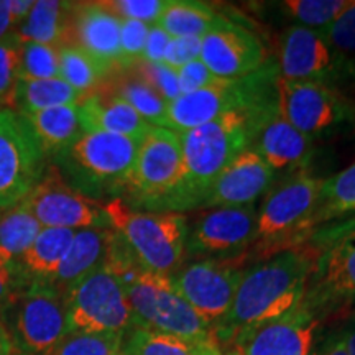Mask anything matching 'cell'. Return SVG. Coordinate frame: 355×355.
I'll use <instances>...</instances> for the list:
<instances>
[{"label":"cell","instance_id":"cell-51","mask_svg":"<svg viewBox=\"0 0 355 355\" xmlns=\"http://www.w3.org/2000/svg\"><path fill=\"white\" fill-rule=\"evenodd\" d=\"M13 347L10 343V337H8L6 327L0 322V355H12Z\"/></svg>","mask_w":355,"mask_h":355},{"label":"cell","instance_id":"cell-15","mask_svg":"<svg viewBox=\"0 0 355 355\" xmlns=\"http://www.w3.org/2000/svg\"><path fill=\"white\" fill-rule=\"evenodd\" d=\"M319 318L306 304L259 324L220 347L227 355H309Z\"/></svg>","mask_w":355,"mask_h":355},{"label":"cell","instance_id":"cell-40","mask_svg":"<svg viewBox=\"0 0 355 355\" xmlns=\"http://www.w3.org/2000/svg\"><path fill=\"white\" fill-rule=\"evenodd\" d=\"M133 74L144 79L146 84H150L159 96H163L168 102H173L181 96L180 81H178V74L175 69L168 68L163 63H139L132 64Z\"/></svg>","mask_w":355,"mask_h":355},{"label":"cell","instance_id":"cell-38","mask_svg":"<svg viewBox=\"0 0 355 355\" xmlns=\"http://www.w3.org/2000/svg\"><path fill=\"white\" fill-rule=\"evenodd\" d=\"M321 33L337 58L355 74V0Z\"/></svg>","mask_w":355,"mask_h":355},{"label":"cell","instance_id":"cell-21","mask_svg":"<svg viewBox=\"0 0 355 355\" xmlns=\"http://www.w3.org/2000/svg\"><path fill=\"white\" fill-rule=\"evenodd\" d=\"M121 25L122 19L105 8L102 2L73 6L71 33L76 40L73 44L83 48L110 69L122 66Z\"/></svg>","mask_w":355,"mask_h":355},{"label":"cell","instance_id":"cell-37","mask_svg":"<svg viewBox=\"0 0 355 355\" xmlns=\"http://www.w3.org/2000/svg\"><path fill=\"white\" fill-rule=\"evenodd\" d=\"M19 76L24 79L60 78V48L20 40Z\"/></svg>","mask_w":355,"mask_h":355},{"label":"cell","instance_id":"cell-44","mask_svg":"<svg viewBox=\"0 0 355 355\" xmlns=\"http://www.w3.org/2000/svg\"><path fill=\"white\" fill-rule=\"evenodd\" d=\"M201 42L202 38H171L168 43L163 64L171 69H180L181 66L191 63L201 56Z\"/></svg>","mask_w":355,"mask_h":355},{"label":"cell","instance_id":"cell-36","mask_svg":"<svg viewBox=\"0 0 355 355\" xmlns=\"http://www.w3.org/2000/svg\"><path fill=\"white\" fill-rule=\"evenodd\" d=\"M122 334L73 331L48 355H119L123 345Z\"/></svg>","mask_w":355,"mask_h":355},{"label":"cell","instance_id":"cell-16","mask_svg":"<svg viewBox=\"0 0 355 355\" xmlns=\"http://www.w3.org/2000/svg\"><path fill=\"white\" fill-rule=\"evenodd\" d=\"M255 206L212 207L188 227L186 255H239L255 243Z\"/></svg>","mask_w":355,"mask_h":355},{"label":"cell","instance_id":"cell-42","mask_svg":"<svg viewBox=\"0 0 355 355\" xmlns=\"http://www.w3.org/2000/svg\"><path fill=\"white\" fill-rule=\"evenodd\" d=\"M150 25L135 20H122L121 25V53L122 66H132L139 63L144 56L146 37Z\"/></svg>","mask_w":355,"mask_h":355},{"label":"cell","instance_id":"cell-7","mask_svg":"<svg viewBox=\"0 0 355 355\" xmlns=\"http://www.w3.org/2000/svg\"><path fill=\"white\" fill-rule=\"evenodd\" d=\"M183 180V148L180 133L152 127L140 140L123 196L128 206L166 212Z\"/></svg>","mask_w":355,"mask_h":355},{"label":"cell","instance_id":"cell-24","mask_svg":"<svg viewBox=\"0 0 355 355\" xmlns=\"http://www.w3.org/2000/svg\"><path fill=\"white\" fill-rule=\"evenodd\" d=\"M76 230L42 229L28 250L17 263V275L21 285L48 283L51 285L58 270L66 259Z\"/></svg>","mask_w":355,"mask_h":355},{"label":"cell","instance_id":"cell-49","mask_svg":"<svg viewBox=\"0 0 355 355\" xmlns=\"http://www.w3.org/2000/svg\"><path fill=\"white\" fill-rule=\"evenodd\" d=\"M193 355H227L220 349V345L216 343L214 337L202 340L196 345H193Z\"/></svg>","mask_w":355,"mask_h":355},{"label":"cell","instance_id":"cell-3","mask_svg":"<svg viewBox=\"0 0 355 355\" xmlns=\"http://www.w3.org/2000/svg\"><path fill=\"white\" fill-rule=\"evenodd\" d=\"M140 140L105 132H84L69 148L53 158L71 188L91 199L123 194Z\"/></svg>","mask_w":355,"mask_h":355},{"label":"cell","instance_id":"cell-52","mask_svg":"<svg viewBox=\"0 0 355 355\" xmlns=\"http://www.w3.org/2000/svg\"><path fill=\"white\" fill-rule=\"evenodd\" d=\"M2 110H3V107H2V105H0V112H2Z\"/></svg>","mask_w":355,"mask_h":355},{"label":"cell","instance_id":"cell-32","mask_svg":"<svg viewBox=\"0 0 355 355\" xmlns=\"http://www.w3.org/2000/svg\"><path fill=\"white\" fill-rule=\"evenodd\" d=\"M355 211V162L352 165L322 180L316 209L311 217V229L332 217H339Z\"/></svg>","mask_w":355,"mask_h":355},{"label":"cell","instance_id":"cell-13","mask_svg":"<svg viewBox=\"0 0 355 355\" xmlns=\"http://www.w3.org/2000/svg\"><path fill=\"white\" fill-rule=\"evenodd\" d=\"M245 270L234 259H206L183 265L171 286L212 329L232 306Z\"/></svg>","mask_w":355,"mask_h":355},{"label":"cell","instance_id":"cell-5","mask_svg":"<svg viewBox=\"0 0 355 355\" xmlns=\"http://www.w3.org/2000/svg\"><path fill=\"white\" fill-rule=\"evenodd\" d=\"M0 322L21 355H48L69 334L64 295L48 283L21 286L0 313Z\"/></svg>","mask_w":355,"mask_h":355},{"label":"cell","instance_id":"cell-39","mask_svg":"<svg viewBox=\"0 0 355 355\" xmlns=\"http://www.w3.org/2000/svg\"><path fill=\"white\" fill-rule=\"evenodd\" d=\"M20 38L15 33L0 40V105L12 109L15 105V91L19 83Z\"/></svg>","mask_w":355,"mask_h":355},{"label":"cell","instance_id":"cell-53","mask_svg":"<svg viewBox=\"0 0 355 355\" xmlns=\"http://www.w3.org/2000/svg\"><path fill=\"white\" fill-rule=\"evenodd\" d=\"M119 355H123V354H122V352H121V354H119Z\"/></svg>","mask_w":355,"mask_h":355},{"label":"cell","instance_id":"cell-47","mask_svg":"<svg viewBox=\"0 0 355 355\" xmlns=\"http://www.w3.org/2000/svg\"><path fill=\"white\" fill-rule=\"evenodd\" d=\"M12 30H17V24L8 7V0H0V40L13 35Z\"/></svg>","mask_w":355,"mask_h":355},{"label":"cell","instance_id":"cell-12","mask_svg":"<svg viewBox=\"0 0 355 355\" xmlns=\"http://www.w3.org/2000/svg\"><path fill=\"white\" fill-rule=\"evenodd\" d=\"M20 206L43 229H112L104 206L71 188L56 168L43 173Z\"/></svg>","mask_w":355,"mask_h":355},{"label":"cell","instance_id":"cell-46","mask_svg":"<svg viewBox=\"0 0 355 355\" xmlns=\"http://www.w3.org/2000/svg\"><path fill=\"white\" fill-rule=\"evenodd\" d=\"M21 285L19 275H17L15 270H12L10 266L3 265L0 261V313H2L3 308L8 304V301L12 300V296L15 295Z\"/></svg>","mask_w":355,"mask_h":355},{"label":"cell","instance_id":"cell-18","mask_svg":"<svg viewBox=\"0 0 355 355\" xmlns=\"http://www.w3.org/2000/svg\"><path fill=\"white\" fill-rule=\"evenodd\" d=\"M355 303V230L340 235L316 255L303 304L318 316L319 309Z\"/></svg>","mask_w":355,"mask_h":355},{"label":"cell","instance_id":"cell-1","mask_svg":"<svg viewBox=\"0 0 355 355\" xmlns=\"http://www.w3.org/2000/svg\"><path fill=\"white\" fill-rule=\"evenodd\" d=\"M316 254L291 247L245 270L232 306L214 326L216 343L224 347L239 332L268 322L303 304Z\"/></svg>","mask_w":355,"mask_h":355},{"label":"cell","instance_id":"cell-30","mask_svg":"<svg viewBox=\"0 0 355 355\" xmlns=\"http://www.w3.org/2000/svg\"><path fill=\"white\" fill-rule=\"evenodd\" d=\"M43 227L24 207L0 212V261L17 272V263Z\"/></svg>","mask_w":355,"mask_h":355},{"label":"cell","instance_id":"cell-10","mask_svg":"<svg viewBox=\"0 0 355 355\" xmlns=\"http://www.w3.org/2000/svg\"><path fill=\"white\" fill-rule=\"evenodd\" d=\"M322 180L308 173L290 178L265 198L257 211L255 243L261 250L278 254L279 242L300 241V235L311 230V217L316 209Z\"/></svg>","mask_w":355,"mask_h":355},{"label":"cell","instance_id":"cell-14","mask_svg":"<svg viewBox=\"0 0 355 355\" xmlns=\"http://www.w3.org/2000/svg\"><path fill=\"white\" fill-rule=\"evenodd\" d=\"M277 112L304 135H314L352 117L347 101L321 81H275Z\"/></svg>","mask_w":355,"mask_h":355},{"label":"cell","instance_id":"cell-26","mask_svg":"<svg viewBox=\"0 0 355 355\" xmlns=\"http://www.w3.org/2000/svg\"><path fill=\"white\" fill-rule=\"evenodd\" d=\"M24 117L32 127L46 158H55L56 155L64 152L84 133L79 104L60 105Z\"/></svg>","mask_w":355,"mask_h":355},{"label":"cell","instance_id":"cell-20","mask_svg":"<svg viewBox=\"0 0 355 355\" xmlns=\"http://www.w3.org/2000/svg\"><path fill=\"white\" fill-rule=\"evenodd\" d=\"M273 173L254 148L243 150L219 173L202 206L209 209L252 206L268 189Z\"/></svg>","mask_w":355,"mask_h":355},{"label":"cell","instance_id":"cell-33","mask_svg":"<svg viewBox=\"0 0 355 355\" xmlns=\"http://www.w3.org/2000/svg\"><path fill=\"white\" fill-rule=\"evenodd\" d=\"M109 73L110 68L76 44L68 43L60 48V78L84 96L92 91Z\"/></svg>","mask_w":355,"mask_h":355},{"label":"cell","instance_id":"cell-48","mask_svg":"<svg viewBox=\"0 0 355 355\" xmlns=\"http://www.w3.org/2000/svg\"><path fill=\"white\" fill-rule=\"evenodd\" d=\"M340 337H343L345 349H347L349 355H355V311L350 314V318L345 322L343 332H340Z\"/></svg>","mask_w":355,"mask_h":355},{"label":"cell","instance_id":"cell-2","mask_svg":"<svg viewBox=\"0 0 355 355\" xmlns=\"http://www.w3.org/2000/svg\"><path fill=\"white\" fill-rule=\"evenodd\" d=\"M277 104L234 110L216 121L180 133L183 148V180L166 212L201 206L219 173L243 150L252 148L261 122Z\"/></svg>","mask_w":355,"mask_h":355},{"label":"cell","instance_id":"cell-31","mask_svg":"<svg viewBox=\"0 0 355 355\" xmlns=\"http://www.w3.org/2000/svg\"><path fill=\"white\" fill-rule=\"evenodd\" d=\"M110 92L128 102L137 110V114L152 127L170 128V121H168L170 102L137 74H122L110 87Z\"/></svg>","mask_w":355,"mask_h":355},{"label":"cell","instance_id":"cell-41","mask_svg":"<svg viewBox=\"0 0 355 355\" xmlns=\"http://www.w3.org/2000/svg\"><path fill=\"white\" fill-rule=\"evenodd\" d=\"M102 3L119 19L135 20L153 26L158 24L166 0H112V2Z\"/></svg>","mask_w":355,"mask_h":355},{"label":"cell","instance_id":"cell-29","mask_svg":"<svg viewBox=\"0 0 355 355\" xmlns=\"http://www.w3.org/2000/svg\"><path fill=\"white\" fill-rule=\"evenodd\" d=\"M220 17L209 6L193 0H166L158 26L171 38H202Z\"/></svg>","mask_w":355,"mask_h":355},{"label":"cell","instance_id":"cell-17","mask_svg":"<svg viewBox=\"0 0 355 355\" xmlns=\"http://www.w3.org/2000/svg\"><path fill=\"white\" fill-rule=\"evenodd\" d=\"M352 74L316 30L288 26L278 43V76L290 81H321Z\"/></svg>","mask_w":355,"mask_h":355},{"label":"cell","instance_id":"cell-45","mask_svg":"<svg viewBox=\"0 0 355 355\" xmlns=\"http://www.w3.org/2000/svg\"><path fill=\"white\" fill-rule=\"evenodd\" d=\"M170 40V35H168L163 28H159L158 25L150 26L144 56H141L140 61H145V63H163V58H165V51Z\"/></svg>","mask_w":355,"mask_h":355},{"label":"cell","instance_id":"cell-28","mask_svg":"<svg viewBox=\"0 0 355 355\" xmlns=\"http://www.w3.org/2000/svg\"><path fill=\"white\" fill-rule=\"evenodd\" d=\"M83 92L69 86L64 79H24L19 78L15 91V110L21 115H28L40 110H46L60 105L81 104Z\"/></svg>","mask_w":355,"mask_h":355},{"label":"cell","instance_id":"cell-34","mask_svg":"<svg viewBox=\"0 0 355 355\" xmlns=\"http://www.w3.org/2000/svg\"><path fill=\"white\" fill-rule=\"evenodd\" d=\"M350 3L352 0H286L282 8L296 21L295 25L321 33Z\"/></svg>","mask_w":355,"mask_h":355},{"label":"cell","instance_id":"cell-19","mask_svg":"<svg viewBox=\"0 0 355 355\" xmlns=\"http://www.w3.org/2000/svg\"><path fill=\"white\" fill-rule=\"evenodd\" d=\"M199 60L219 79H241L263 68L265 48L257 35L220 17L202 37Z\"/></svg>","mask_w":355,"mask_h":355},{"label":"cell","instance_id":"cell-6","mask_svg":"<svg viewBox=\"0 0 355 355\" xmlns=\"http://www.w3.org/2000/svg\"><path fill=\"white\" fill-rule=\"evenodd\" d=\"M123 288L135 327L176 337L191 345L214 337L211 324L178 295L170 278L141 270L123 283Z\"/></svg>","mask_w":355,"mask_h":355},{"label":"cell","instance_id":"cell-35","mask_svg":"<svg viewBox=\"0 0 355 355\" xmlns=\"http://www.w3.org/2000/svg\"><path fill=\"white\" fill-rule=\"evenodd\" d=\"M123 355H193V345L176 337L133 327L123 337Z\"/></svg>","mask_w":355,"mask_h":355},{"label":"cell","instance_id":"cell-8","mask_svg":"<svg viewBox=\"0 0 355 355\" xmlns=\"http://www.w3.org/2000/svg\"><path fill=\"white\" fill-rule=\"evenodd\" d=\"M278 73L265 66L250 76L241 79H220L219 83L199 91L181 94L168 105L170 130L183 133L191 128L216 121L234 110H248L275 104L266 101V87L275 86Z\"/></svg>","mask_w":355,"mask_h":355},{"label":"cell","instance_id":"cell-11","mask_svg":"<svg viewBox=\"0 0 355 355\" xmlns=\"http://www.w3.org/2000/svg\"><path fill=\"white\" fill-rule=\"evenodd\" d=\"M46 155L24 115L0 112V212L19 206L44 173Z\"/></svg>","mask_w":355,"mask_h":355},{"label":"cell","instance_id":"cell-50","mask_svg":"<svg viewBox=\"0 0 355 355\" xmlns=\"http://www.w3.org/2000/svg\"><path fill=\"white\" fill-rule=\"evenodd\" d=\"M318 355H349V354H347V349H345L343 337H340V334H337L332 337V339L327 340V344L322 347L321 354Z\"/></svg>","mask_w":355,"mask_h":355},{"label":"cell","instance_id":"cell-25","mask_svg":"<svg viewBox=\"0 0 355 355\" xmlns=\"http://www.w3.org/2000/svg\"><path fill=\"white\" fill-rule=\"evenodd\" d=\"M114 229H81L74 232V239L66 259L58 270L51 285L64 293L71 285L99 268L107 259Z\"/></svg>","mask_w":355,"mask_h":355},{"label":"cell","instance_id":"cell-4","mask_svg":"<svg viewBox=\"0 0 355 355\" xmlns=\"http://www.w3.org/2000/svg\"><path fill=\"white\" fill-rule=\"evenodd\" d=\"M110 227L125 241L146 272L170 278L186 259L188 220L181 212L133 209L122 199L104 204Z\"/></svg>","mask_w":355,"mask_h":355},{"label":"cell","instance_id":"cell-9","mask_svg":"<svg viewBox=\"0 0 355 355\" xmlns=\"http://www.w3.org/2000/svg\"><path fill=\"white\" fill-rule=\"evenodd\" d=\"M63 295L69 332L125 336L135 327L125 288L105 263L78 279Z\"/></svg>","mask_w":355,"mask_h":355},{"label":"cell","instance_id":"cell-43","mask_svg":"<svg viewBox=\"0 0 355 355\" xmlns=\"http://www.w3.org/2000/svg\"><path fill=\"white\" fill-rule=\"evenodd\" d=\"M178 81H180L181 94H189V92L199 91V89L209 87L212 84L219 83L220 79L211 73L209 68L202 63L201 60H194L191 63L181 66L176 69Z\"/></svg>","mask_w":355,"mask_h":355},{"label":"cell","instance_id":"cell-22","mask_svg":"<svg viewBox=\"0 0 355 355\" xmlns=\"http://www.w3.org/2000/svg\"><path fill=\"white\" fill-rule=\"evenodd\" d=\"M252 148L273 171L303 165L309 158L313 139L300 132L273 110L261 122Z\"/></svg>","mask_w":355,"mask_h":355},{"label":"cell","instance_id":"cell-23","mask_svg":"<svg viewBox=\"0 0 355 355\" xmlns=\"http://www.w3.org/2000/svg\"><path fill=\"white\" fill-rule=\"evenodd\" d=\"M84 132H105L141 140L152 125L137 114L128 102L114 92H96L79 104Z\"/></svg>","mask_w":355,"mask_h":355},{"label":"cell","instance_id":"cell-27","mask_svg":"<svg viewBox=\"0 0 355 355\" xmlns=\"http://www.w3.org/2000/svg\"><path fill=\"white\" fill-rule=\"evenodd\" d=\"M73 6L58 0H37L28 17L15 30L21 42H33L61 48L71 33Z\"/></svg>","mask_w":355,"mask_h":355}]
</instances>
